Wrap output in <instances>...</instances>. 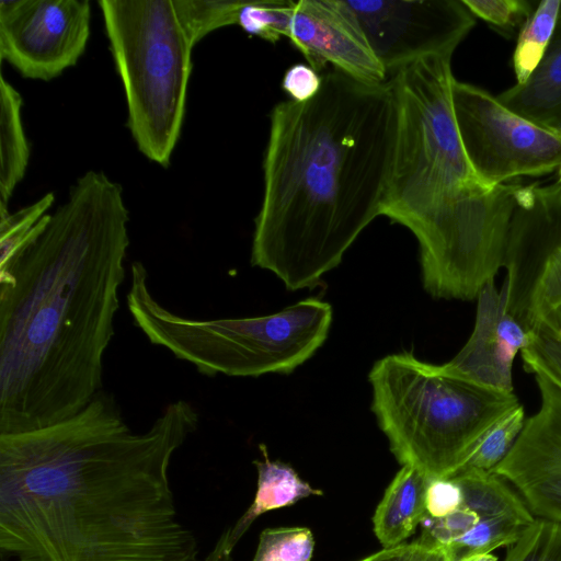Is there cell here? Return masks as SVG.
<instances>
[{
  "label": "cell",
  "instance_id": "cell-1",
  "mask_svg": "<svg viewBox=\"0 0 561 561\" xmlns=\"http://www.w3.org/2000/svg\"><path fill=\"white\" fill-rule=\"evenodd\" d=\"M198 424L176 400L135 433L101 390L73 416L0 434L2 561H199L169 477Z\"/></svg>",
  "mask_w": 561,
  "mask_h": 561
},
{
  "label": "cell",
  "instance_id": "cell-2",
  "mask_svg": "<svg viewBox=\"0 0 561 561\" xmlns=\"http://www.w3.org/2000/svg\"><path fill=\"white\" fill-rule=\"evenodd\" d=\"M128 221L122 186L89 171L0 267V434L73 416L102 390Z\"/></svg>",
  "mask_w": 561,
  "mask_h": 561
},
{
  "label": "cell",
  "instance_id": "cell-3",
  "mask_svg": "<svg viewBox=\"0 0 561 561\" xmlns=\"http://www.w3.org/2000/svg\"><path fill=\"white\" fill-rule=\"evenodd\" d=\"M321 77L313 99L279 102L270 115L251 264L288 290L316 286L382 215L396 150L392 80Z\"/></svg>",
  "mask_w": 561,
  "mask_h": 561
},
{
  "label": "cell",
  "instance_id": "cell-4",
  "mask_svg": "<svg viewBox=\"0 0 561 561\" xmlns=\"http://www.w3.org/2000/svg\"><path fill=\"white\" fill-rule=\"evenodd\" d=\"M368 380L371 411L391 451L431 480L456 476L482 435L520 405L514 391L480 385L448 362L431 364L410 352L375 362Z\"/></svg>",
  "mask_w": 561,
  "mask_h": 561
},
{
  "label": "cell",
  "instance_id": "cell-5",
  "mask_svg": "<svg viewBox=\"0 0 561 561\" xmlns=\"http://www.w3.org/2000/svg\"><path fill=\"white\" fill-rule=\"evenodd\" d=\"M126 302L135 324L150 343L207 376L290 374L322 346L333 317L331 305L317 297L261 317H182L156 299L148 272L139 261L131 264Z\"/></svg>",
  "mask_w": 561,
  "mask_h": 561
},
{
  "label": "cell",
  "instance_id": "cell-6",
  "mask_svg": "<svg viewBox=\"0 0 561 561\" xmlns=\"http://www.w3.org/2000/svg\"><path fill=\"white\" fill-rule=\"evenodd\" d=\"M99 5L131 136L145 157L168 167L184 121L197 44L182 0H101Z\"/></svg>",
  "mask_w": 561,
  "mask_h": 561
},
{
  "label": "cell",
  "instance_id": "cell-7",
  "mask_svg": "<svg viewBox=\"0 0 561 561\" xmlns=\"http://www.w3.org/2000/svg\"><path fill=\"white\" fill-rule=\"evenodd\" d=\"M453 106L468 161L488 186L560 169L561 130L534 123L486 90L456 79Z\"/></svg>",
  "mask_w": 561,
  "mask_h": 561
},
{
  "label": "cell",
  "instance_id": "cell-8",
  "mask_svg": "<svg viewBox=\"0 0 561 561\" xmlns=\"http://www.w3.org/2000/svg\"><path fill=\"white\" fill-rule=\"evenodd\" d=\"M387 76L450 56L476 24L462 0H341Z\"/></svg>",
  "mask_w": 561,
  "mask_h": 561
},
{
  "label": "cell",
  "instance_id": "cell-9",
  "mask_svg": "<svg viewBox=\"0 0 561 561\" xmlns=\"http://www.w3.org/2000/svg\"><path fill=\"white\" fill-rule=\"evenodd\" d=\"M90 20L87 0H2L0 58L24 78L54 79L84 53Z\"/></svg>",
  "mask_w": 561,
  "mask_h": 561
},
{
  "label": "cell",
  "instance_id": "cell-10",
  "mask_svg": "<svg viewBox=\"0 0 561 561\" xmlns=\"http://www.w3.org/2000/svg\"><path fill=\"white\" fill-rule=\"evenodd\" d=\"M527 371L534 375L539 408L492 471L519 492L533 515L553 519L561 513V386L537 368Z\"/></svg>",
  "mask_w": 561,
  "mask_h": 561
},
{
  "label": "cell",
  "instance_id": "cell-11",
  "mask_svg": "<svg viewBox=\"0 0 561 561\" xmlns=\"http://www.w3.org/2000/svg\"><path fill=\"white\" fill-rule=\"evenodd\" d=\"M288 38L319 73L329 64L363 82L386 81L387 73L341 0L296 1Z\"/></svg>",
  "mask_w": 561,
  "mask_h": 561
},
{
  "label": "cell",
  "instance_id": "cell-12",
  "mask_svg": "<svg viewBox=\"0 0 561 561\" xmlns=\"http://www.w3.org/2000/svg\"><path fill=\"white\" fill-rule=\"evenodd\" d=\"M531 339L533 331L508 310L505 296L493 279L477 297L476 321L468 341L448 363L474 382L514 391L513 363Z\"/></svg>",
  "mask_w": 561,
  "mask_h": 561
},
{
  "label": "cell",
  "instance_id": "cell-13",
  "mask_svg": "<svg viewBox=\"0 0 561 561\" xmlns=\"http://www.w3.org/2000/svg\"><path fill=\"white\" fill-rule=\"evenodd\" d=\"M496 98L525 118L561 130V9L552 39L539 66L526 82L515 83Z\"/></svg>",
  "mask_w": 561,
  "mask_h": 561
},
{
  "label": "cell",
  "instance_id": "cell-14",
  "mask_svg": "<svg viewBox=\"0 0 561 561\" xmlns=\"http://www.w3.org/2000/svg\"><path fill=\"white\" fill-rule=\"evenodd\" d=\"M431 479L410 466H402L379 502L374 531L383 548L403 543L426 517Z\"/></svg>",
  "mask_w": 561,
  "mask_h": 561
},
{
  "label": "cell",
  "instance_id": "cell-15",
  "mask_svg": "<svg viewBox=\"0 0 561 561\" xmlns=\"http://www.w3.org/2000/svg\"><path fill=\"white\" fill-rule=\"evenodd\" d=\"M264 460L254 461L257 469V483L254 500L245 513L230 527V538L234 545L241 539L251 524L260 515L289 506L310 495H321L322 491L301 480L288 465L272 461L261 446Z\"/></svg>",
  "mask_w": 561,
  "mask_h": 561
},
{
  "label": "cell",
  "instance_id": "cell-16",
  "mask_svg": "<svg viewBox=\"0 0 561 561\" xmlns=\"http://www.w3.org/2000/svg\"><path fill=\"white\" fill-rule=\"evenodd\" d=\"M22 96L0 77V216L7 215L9 201L18 183L23 179L30 149L22 118Z\"/></svg>",
  "mask_w": 561,
  "mask_h": 561
},
{
  "label": "cell",
  "instance_id": "cell-17",
  "mask_svg": "<svg viewBox=\"0 0 561 561\" xmlns=\"http://www.w3.org/2000/svg\"><path fill=\"white\" fill-rule=\"evenodd\" d=\"M462 492V505L474 511L480 519L499 518L527 526L535 517L527 504L497 473L469 469L454 476Z\"/></svg>",
  "mask_w": 561,
  "mask_h": 561
},
{
  "label": "cell",
  "instance_id": "cell-18",
  "mask_svg": "<svg viewBox=\"0 0 561 561\" xmlns=\"http://www.w3.org/2000/svg\"><path fill=\"white\" fill-rule=\"evenodd\" d=\"M561 9V0L537 1L517 34L513 53L516 84L528 80L543 58L552 39Z\"/></svg>",
  "mask_w": 561,
  "mask_h": 561
},
{
  "label": "cell",
  "instance_id": "cell-19",
  "mask_svg": "<svg viewBox=\"0 0 561 561\" xmlns=\"http://www.w3.org/2000/svg\"><path fill=\"white\" fill-rule=\"evenodd\" d=\"M296 1L293 0H240L234 24L245 33L270 43L288 37Z\"/></svg>",
  "mask_w": 561,
  "mask_h": 561
},
{
  "label": "cell",
  "instance_id": "cell-20",
  "mask_svg": "<svg viewBox=\"0 0 561 561\" xmlns=\"http://www.w3.org/2000/svg\"><path fill=\"white\" fill-rule=\"evenodd\" d=\"M526 419L523 405H518L494 423L479 439L459 472L469 469L493 470L511 451Z\"/></svg>",
  "mask_w": 561,
  "mask_h": 561
},
{
  "label": "cell",
  "instance_id": "cell-21",
  "mask_svg": "<svg viewBox=\"0 0 561 561\" xmlns=\"http://www.w3.org/2000/svg\"><path fill=\"white\" fill-rule=\"evenodd\" d=\"M508 547L504 561H561V522L535 518Z\"/></svg>",
  "mask_w": 561,
  "mask_h": 561
},
{
  "label": "cell",
  "instance_id": "cell-22",
  "mask_svg": "<svg viewBox=\"0 0 561 561\" xmlns=\"http://www.w3.org/2000/svg\"><path fill=\"white\" fill-rule=\"evenodd\" d=\"M314 539L306 527L264 529L253 561H311Z\"/></svg>",
  "mask_w": 561,
  "mask_h": 561
},
{
  "label": "cell",
  "instance_id": "cell-23",
  "mask_svg": "<svg viewBox=\"0 0 561 561\" xmlns=\"http://www.w3.org/2000/svg\"><path fill=\"white\" fill-rule=\"evenodd\" d=\"M54 199V194L48 193L34 204L13 214L0 216V267L18 252L36 224L46 215Z\"/></svg>",
  "mask_w": 561,
  "mask_h": 561
},
{
  "label": "cell",
  "instance_id": "cell-24",
  "mask_svg": "<svg viewBox=\"0 0 561 561\" xmlns=\"http://www.w3.org/2000/svg\"><path fill=\"white\" fill-rule=\"evenodd\" d=\"M462 2L474 18L483 20L508 38L517 36L537 3L529 0H462Z\"/></svg>",
  "mask_w": 561,
  "mask_h": 561
},
{
  "label": "cell",
  "instance_id": "cell-25",
  "mask_svg": "<svg viewBox=\"0 0 561 561\" xmlns=\"http://www.w3.org/2000/svg\"><path fill=\"white\" fill-rule=\"evenodd\" d=\"M526 526L513 520L484 518L450 547L457 558L467 553L491 552L500 547L511 546Z\"/></svg>",
  "mask_w": 561,
  "mask_h": 561
},
{
  "label": "cell",
  "instance_id": "cell-26",
  "mask_svg": "<svg viewBox=\"0 0 561 561\" xmlns=\"http://www.w3.org/2000/svg\"><path fill=\"white\" fill-rule=\"evenodd\" d=\"M531 331L530 344L520 352L525 370L537 368L561 386V336L545 325Z\"/></svg>",
  "mask_w": 561,
  "mask_h": 561
},
{
  "label": "cell",
  "instance_id": "cell-27",
  "mask_svg": "<svg viewBox=\"0 0 561 561\" xmlns=\"http://www.w3.org/2000/svg\"><path fill=\"white\" fill-rule=\"evenodd\" d=\"M456 552L448 546L427 538L401 543L370 554L359 561H455Z\"/></svg>",
  "mask_w": 561,
  "mask_h": 561
},
{
  "label": "cell",
  "instance_id": "cell-28",
  "mask_svg": "<svg viewBox=\"0 0 561 561\" xmlns=\"http://www.w3.org/2000/svg\"><path fill=\"white\" fill-rule=\"evenodd\" d=\"M479 522L480 517L474 511L461 505L443 518H432L426 538L451 547L456 540L472 529Z\"/></svg>",
  "mask_w": 561,
  "mask_h": 561
},
{
  "label": "cell",
  "instance_id": "cell-29",
  "mask_svg": "<svg viewBox=\"0 0 561 561\" xmlns=\"http://www.w3.org/2000/svg\"><path fill=\"white\" fill-rule=\"evenodd\" d=\"M462 492L459 484L451 478L431 480L426 508L431 518H443L462 505Z\"/></svg>",
  "mask_w": 561,
  "mask_h": 561
},
{
  "label": "cell",
  "instance_id": "cell-30",
  "mask_svg": "<svg viewBox=\"0 0 561 561\" xmlns=\"http://www.w3.org/2000/svg\"><path fill=\"white\" fill-rule=\"evenodd\" d=\"M322 77L319 72L305 64H295L289 67L283 77L282 88L295 102H307L320 91Z\"/></svg>",
  "mask_w": 561,
  "mask_h": 561
},
{
  "label": "cell",
  "instance_id": "cell-31",
  "mask_svg": "<svg viewBox=\"0 0 561 561\" xmlns=\"http://www.w3.org/2000/svg\"><path fill=\"white\" fill-rule=\"evenodd\" d=\"M234 547L230 538V527H227L202 561H232Z\"/></svg>",
  "mask_w": 561,
  "mask_h": 561
},
{
  "label": "cell",
  "instance_id": "cell-32",
  "mask_svg": "<svg viewBox=\"0 0 561 561\" xmlns=\"http://www.w3.org/2000/svg\"><path fill=\"white\" fill-rule=\"evenodd\" d=\"M537 325H545L561 336V302L540 320Z\"/></svg>",
  "mask_w": 561,
  "mask_h": 561
},
{
  "label": "cell",
  "instance_id": "cell-33",
  "mask_svg": "<svg viewBox=\"0 0 561 561\" xmlns=\"http://www.w3.org/2000/svg\"><path fill=\"white\" fill-rule=\"evenodd\" d=\"M455 561H497V557L491 552L467 553Z\"/></svg>",
  "mask_w": 561,
  "mask_h": 561
},
{
  "label": "cell",
  "instance_id": "cell-34",
  "mask_svg": "<svg viewBox=\"0 0 561 561\" xmlns=\"http://www.w3.org/2000/svg\"><path fill=\"white\" fill-rule=\"evenodd\" d=\"M557 181L561 183V167L557 172Z\"/></svg>",
  "mask_w": 561,
  "mask_h": 561
},
{
  "label": "cell",
  "instance_id": "cell-35",
  "mask_svg": "<svg viewBox=\"0 0 561 561\" xmlns=\"http://www.w3.org/2000/svg\"><path fill=\"white\" fill-rule=\"evenodd\" d=\"M553 519L561 522V513L559 515H557Z\"/></svg>",
  "mask_w": 561,
  "mask_h": 561
}]
</instances>
